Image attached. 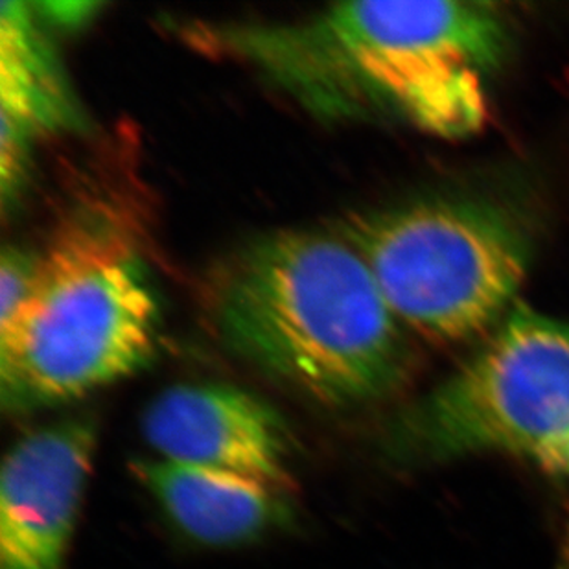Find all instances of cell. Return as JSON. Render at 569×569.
Instances as JSON below:
<instances>
[{"instance_id":"5","label":"cell","mask_w":569,"mask_h":569,"mask_svg":"<svg viewBox=\"0 0 569 569\" xmlns=\"http://www.w3.org/2000/svg\"><path fill=\"white\" fill-rule=\"evenodd\" d=\"M406 330L459 343L498 327L531 266L526 226L478 198H426L343 221Z\"/></svg>"},{"instance_id":"10","label":"cell","mask_w":569,"mask_h":569,"mask_svg":"<svg viewBox=\"0 0 569 569\" xmlns=\"http://www.w3.org/2000/svg\"><path fill=\"white\" fill-rule=\"evenodd\" d=\"M39 254L19 248L6 246L0 258V327L11 321L28 293L32 290L38 273Z\"/></svg>"},{"instance_id":"4","label":"cell","mask_w":569,"mask_h":569,"mask_svg":"<svg viewBox=\"0 0 569 569\" xmlns=\"http://www.w3.org/2000/svg\"><path fill=\"white\" fill-rule=\"evenodd\" d=\"M380 446L397 468L501 453L569 478V321L518 302L450 377L387 425Z\"/></svg>"},{"instance_id":"2","label":"cell","mask_w":569,"mask_h":569,"mask_svg":"<svg viewBox=\"0 0 569 569\" xmlns=\"http://www.w3.org/2000/svg\"><path fill=\"white\" fill-rule=\"evenodd\" d=\"M210 312L234 355L327 406L375 402L408 377L406 328L345 237L258 238L221 271Z\"/></svg>"},{"instance_id":"3","label":"cell","mask_w":569,"mask_h":569,"mask_svg":"<svg viewBox=\"0 0 569 569\" xmlns=\"http://www.w3.org/2000/svg\"><path fill=\"white\" fill-rule=\"evenodd\" d=\"M133 237L106 204L61 223L27 301L0 327L6 411L70 402L150 363L161 312Z\"/></svg>"},{"instance_id":"8","label":"cell","mask_w":569,"mask_h":569,"mask_svg":"<svg viewBox=\"0 0 569 569\" xmlns=\"http://www.w3.org/2000/svg\"><path fill=\"white\" fill-rule=\"evenodd\" d=\"M0 108V178L8 209L24 181L32 140L76 128L81 120L47 27L21 0L2 2Z\"/></svg>"},{"instance_id":"1","label":"cell","mask_w":569,"mask_h":569,"mask_svg":"<svg viewBox=\"0 0 569 569\" xmlns=\"http://www.w3.org/2000/svg\"><path fill=\"white\" fill-rule=\"evenodd\" d=\"M509 47L500 8L465 0L345 2L301 21L216 32V49L312 113L358 119L383 111L442 139L483 129L487 80Z\"/></svg>"},{"instance_id":"9","label":"cell","mask_w":569,"mask_h":569,"mask_svg":"<svg viewBox=\"0 0 569 569\" xmlns=\"http://www.w3.org/2000/svg\"><path fill=\"white\" fill-rule=\"evenodd\" d=\"M131 472L173 527L204 548H238L293 520L286 490L258 479L164 461L133 459Z\"/></svg>"},{"instance_id":"12","label":"cell","mask_w":569,"mask_h":569,"mask_svg":"<svg viewBox=\"0 0 569 569\" xmlns=\"http://www.w3.org/2000/svg\"><path fill=\"white\" fill-rule=\"evenodd\" d=\"M555 569H569V516L566 520L565 532L560 538L559 557H557Z\"/></svg>"},{"instance_id":"7","label":"cell","mask_w":569,"mask_h":569,"mask_svg":"<svg viewBox=\"0 0 569 569\" xmlns=\"http://www.w3.org/2000/svg\"><path fill=\"white\" fill-rule=\"evenodd\" d=\"M97 450L91 417L17 439L0 470V569H63Z\"/></svg>"},{"instance_id":"11","label":"cell","mask_w":569,"mask_h":569,"mask_svg":"<svg viewBox=\"0 0 569 569\" xmlns=\"http://www.w3.org/2000/svg\"><path fill=\"white\" fill-rule=\"evenodd\" d=\"M33 10L44 24L56 28H80L102 10L100 2H33Z\"/></svg>"},{"instance_id":"6","label":"cell","mask_w":569,"mask_h":569,"mask_svg":"<svg viewBox=\"0 0 569 569\" xmlns=\"http://www.w3.org/2000/svg\"><path fill=\"white\" fill-rule=\"evenodd\" d=\"M140 433L153 457L291 487L293 437L262 398L227 383H178L151 398Z\"/></svg>"}]
</instances>
